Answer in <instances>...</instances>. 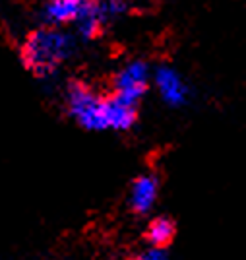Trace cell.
Listing matches in <instances>:
<instances>
[{
	"instance_id": "6da1fadb",
	"label": "cell",
	"mask_w": 246,
	"mask_h": 260,
	"mask_svg": "<svg viewBox=\"0 0 246 260\" xmlns=\"http://www.w3.org/2000/svg\"><path fill=\"white\" fill-rule=\"evenodd\" d=\"M70 117L86 130H128L136 122V103L117 98H101L84 84H72L66 91Z\"/></svg>"
},
{
	"instance_id": "7a4b0ae2",
	"label": "cell",
	"mask_w": 246,
	"mask_h": 260,
	"mask_svg": "<svg viewBox=\"0 0 246 260\" xmlns=\"http://www.w3.org/2000/svg\"><path fill=\"white\" fill-rule=\"evenodd\" d=\"M74 51L72 35L56 27H45L29 33L20 49L23 66L37 76H51Z\"/></svg>"
},
{
	"instance_id": "3957f363",
	"label": "cell",
	"mask_w": 246,
	"mask_h": 260,
	"mask_svg": "<svg viewBox=\"0 0 246 260\" xmlns=\"http://www.w3.org/2000/svg\"><path fill=\"white\" fill-rule=\"evenodd\" d=\"M150 82V68L142 60H132L122 66L113 80L115 95L130 103H138V99L146 93V87Z\"/></svg>"
},
{
	"instance_id": "277c9868",
	"label": "cell",
	"mask_w": 246,
	"mask_h": 260,
	"mask_svg": "<svg viewBox=\"0 0 246 260\" xmlns=\"http://www.w3.org/2000/svg\"><path fill=\"white\" fill-rule=\"evenodd\" d=\"M153 84L161 95V99L171 105V107H181L190 98V89L186 86L184 78L169 66H161L153 74Z\"/></svg>"
},
{
	"instance_id": "5b68a950",
	"label": "cell",
	"mask_w": 246,
	"mask_h": 260,
	"mask_svg": "<svg viewBox=\"0 0 246 260\" xmlns=\"http://www.w3.org/2000/svg\"><path fill=\"white\" fill-rule=\"evenodd\" d=\"M159 194V181L153 175H139L130 186V208L136 214H148Z\"/></svg>"
},
{
	"instance_id": "8992f818",
	"label": "cell",
	"mask_w": 246,
	"mask_h": 260,
	"mask_svg": "<svg viewBox=\"0 0 246 260\" xmlns=\"http://www.w3.org/2000/svg\"><path fill=\"white\" fill-rule=\"evenodd\" d=\"M87 0H49L43 8V18L49 25H66L76 23L84 10Z\"/></svg>"
},
{
	"instance_id": "52a82bcc",
	"label": "cell",
	"mask_w": 246,
	"mask_h": 260,
	"mask_svg": "<svg viewBox=\"0 0 246 260\" xmlns=\"http://www.w3.org/2000/svg\"><path fill=\"white\" fill-rule=\"evenodd\" d=\"M103 25L105 23H103L101 16H99L95 4L93 2H86V6H84L82 14H80V18L76 20L78 35L84 37V39H91V37H95L97 33L101 31Z\"/></svg>"
},
{
	"instance_id": "ba28073f",
	"label": "cell",
	"mask_w": 246,
	"mask_h": 260,
	"mask_svg": "<svg viewBox=\"0 0 246 260\" xmlns=\"http://www.w3.org/2000/svg\"><path fill=\"white\" fill-rule=\"evenodd\" d=\"M148 241L153 245V249H163L167 247L174 237V225L167 217H157L148 225Z\"/></svg>"
},
{
	"instance_id": "9c48e42d",
	"label": "cell",
	"mask_w": 246,
	"mask_h": 260,
	"mask_svg": "<svg viewBox=\"0 0 246 260\" xmlns=\"http://www.w3.org/2000/svg\"><path fill=\"white\" fill-rule=\"evenodd\" d=\"M93 4H95L97 12H99L105 25L111 22H117L120 16L126 14V8H128L126 0H95Z\"/></svg>"
},
{
	"instance_id": "30bf717a",
	"label": "cell",
	"mask_w": 246,
	"mask_h": 260,
	"mask_svg": "<svg viewBox=\"0 0 246 260\" xmlns=\"http://www.w3.org/2000/svg\"><path fill=\"white\" fill-rule=\"evenodd\" d=\"M139 260H171V258L167 256V252L163 249H151V250H148L146 254H142Z\"/></svg>"
}]
</instances>
